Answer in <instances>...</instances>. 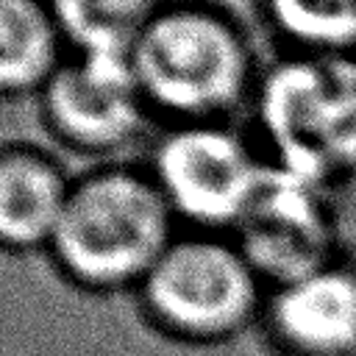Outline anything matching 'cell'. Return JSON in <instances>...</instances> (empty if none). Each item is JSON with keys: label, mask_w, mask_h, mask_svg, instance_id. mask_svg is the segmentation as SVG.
<instances>
[{"label": "cell", "mask_w": 356, "mask_h": 356, "mask_svg": "<svg viewBox=\"0 0 356 356\" xmlns=\"http://www.w3.org/2000/svg\"><path fill=\"white\" fill-rule=\"evenodd\" d=\"M153 111L175 122L228 120L253 103L261 78L242 22L209 0L161 3L131 47Z\"/></svg>", "instance_id": "1"}, {"label": "cell", "mask_w": 356, "mask_h": 356, "mask_svg": "<svg viewBox=\"0 0 356 356\" xmlns=\"http://www.w3.org/2000/svg\"><path fill=\"white\" fill-rule=\"evenodd\" d=\"M175 220L150 172L106 164L72 181L47 253L81 289H139L178 236Z\"/></svg>", "instance_id": "2"}, {"label": "cell", "mask_w": 356, "mask_h": 356, "mask_svg": "<svg viewBox=\"0 0 356 356\" xmlns=\"http://www.w3.org/2000/svg\"><path fill=\"white\" fill-rule=\"evenodd\" d=\"M250 106L267 161L331 189L356 175V56L286 53Z\"/></svg>", "instance_id": "3"}, {"label": "cell", "mask_w": 356, "mask_h": 356, "mask_svg": "<svg viewBox=\"0 0 356 356\" xmlns=\"http://www.w3.org/2000/svg\"><path fill=\"white\" fill-rule=\"evenodd\" d=\"M136 298L161 334L217 345L259 323L267 284L231 234L189 231L172 239Z\"/></svg>", "instance_id": "4"}, {"label": "cell", "mask_w": 356, "mask_h": 356, "mask_svg": "<svg viewBox=\"0 0 356 356\" xmlns=\"http://www.w3.org/2000/svg\"><path fill=\"white\" fill-rule=\"evenodd\" d=\"M267 156L225 120L175 122L153 147L150 178L172 214L195 231L234 234L253 203Z\"/></svg>", "instance_id": "5"}, {"label": "cell", "mask_w": 356, "mask_h": 356, "mask_svg": "<svg viewBox=\"0 0 356 356\" xmlns=\"http://www.w3.org/2000/svg\"><path fill=\"white\" fill-rule=\"evenodd\" d=\"M231 236L267 286L342 259L334 189L273 161Z\"/></svg>", "instance_id": "6"}, {"label": "cell", "mask_w": 356, "mask_h": 356, "mask_svg": "<svg viewBox=\"0 0 356 356\" xmlns=\"http://www.w3.org/2000/svg\"><path fill=\"white\" fill-rule=\"evenodd\" d=\"M42 122L67 147L117 153L131 145L153 111L131 53H70L36 95Z\"/></svg>", "instance_id": "7"}, {"label": "cell", "mask_w": 356, "mask_h": 356, "mask_svg": "<svg viewBox=\"0 0 356 356\" xmlns=\"http://www.w3.org/2000/svg\"><path fill=\"white\" fill-rule=\"evenodd\" d=\"M259 325L275 356H356V264L337 259L267 286Z\"/></svg>", "instance_id": "8"}, {"label": "cell", "mask_w": 356, "mask_h": 356, "mask_svg": "<svg viewBox=\"0 0 356 356\" xmlns=\"http://www.w3.org/2000/svg\"><path fill=\"white\" fill-rule=\"evenodd\" d=\"M72 178L33 145L0 147V248L47 250L61 222Z\"/></svg>", "instance_id": "9"}, {"label": "cell", "mask_w": 356, "mask_h": 356, "mask_svg": "<svg viewBox=\"0 0 356 356\" xmlns=\"http://www.w3.org/2000/svg\"><path fill=\"white\" fill-rule=\"evenodd\" d=\"M64 56L44 0H0V97L39 95Z\"/></svg>", "instance_id": "10"}, {"label": "cell", "mask_w": 356, "mask_h": 356, "mask_svg": "<svg viewBox=\"0 0 356 356\" xmlns=\"http://www.w3.org/2000/svg\"><path fill=\"white\" fill-rule=\"evenodd\" d=\"M70 53H131L161 0H44Z\"/></svg>", "instance_id": "11"}, {"label": "cell", "mask_w": 356, "mask_h": 356, "mask_svg": "<svg viewBox=\"0 0 356 356\" xmlns=\"http://www.w3.org/2000/svg\"><path fill=\"white\" fill-rule=\"evenodd\" d=\"M286 53L356 56V0H259Z\"/></svg>", "instance_id": "12"}]
</instances>
